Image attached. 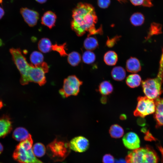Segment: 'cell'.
<instances>
[{"label":"cell","instance_id":"44dd1931","mask_svg":"<svg viewBox=\"0 0 163 163\" xmlns=\"http://www.w3.org/2000/svg\"><path fill=\"white\" fill-rule=\"evenodd\" d=\"M84 47L87 50L91 51L95 49L98 46L97 40L94 37L88 36L84 42Z\"/></svg>","mask_w":163,"mask_h":163},{"label":"cell","instance_id":"e0dca14e","mask_svg":"<svg viewBox=\"0 0 163 163\" xmlns=\"http://www.w3.org/2000/svg\"><path fill=\"white\" fill-rule=\"evenodd\" d=\"M126 85L129 87L134 88L139 86L141 82V78L139 75L133 74L129 75L126 79Z\"/></svg>","mask_w":163,"mask_h":163},{"label":"cell","instance_id":"6da1fadb","mask_svg":"<svg viewBox=\"0 0 163 163\" xmlns=\"http://www.w3.org/2000/svg\"><path fill=\"white\" fill-rule=\"evenodd\" d=\"M71 28L79 37L88 33V36L102 34L101 26L98 29L95 27L97 17L94 7L86 3H78L72 11Z\"/></svg>","mask_w":163,"mask_h":163},{"label":"cell","instance_id":"1f68e13d","mask_svg":"<svg viewBox=\"0 0 163 163\" xmlns=\"http://www.w3.org/2000/svg\"><path fill=\"white\" fill-rule=\"evenodd\" d=\"M110 0H97L98 6L101 8H106L109 5Z\"/></svg>","mask_w":163,"mask_h":163},{"label":"cell","instance_id":"603a6c76","mask_svg":"<svg viewBox=\"0 0 163 163\" xmlns=\"http://www.w3.org/2000/svg\"><path fill=\"white\" fill-rule=\"evenodd\" d=\"M30 59L31 64L35 66H40L44 62L43 54L37 51L33 52L30 55Z\"/></svg>","mask_w":163,"mask_h":163},{"label":"cell","instance_id":"e575fe53","mask_svg":"<svg viewBox=\"0 0 163 163\" xmlns=\"http://www.w3.org/2000/svg\"><path fill=\"white\" fill-rule=\"evenodd\" d=\"M5 14V11L4 9L0 6V19Z\"/></svg>","mask_w":163,"mask_h":163},{"label":"cell","instance_id":"9c48e42d","mask_svg":"<svg viewBox=\"0 0 163 163\" xmlns=\"http://www.w3.org/2000/svg\"><path fill=\"white\" fill-rule=\"evenodd\" d=\"M20 13L25 21L30 27L36 25L39 18V13L36 11L26 8L20 9Z\"/></svg>","mask_w":163,"mask_h":163},{"label":"cell","instance_id":"ba28073f","mask_svg":"<svg viewBox=\"0 0 163 163\" xmlns=\"http://www.w3.org/2000/svg\"><path fill=\"white\" fill-rule=\"evenodd\" d=\"M69 143L70 149L76 152H85L89 146L88 140L85 137L81 136L74 137Z\"/></svg>","mask_w":163,"mask_h":163},{"label":"cell","instance_id":"f35d334b","mask_svg":"<svg viewBox=\"0 0 163 163\" xmlns=\"http://www.w3.org/2000/svg\"><path fill=\"white\" fill-rule=\"evenodd\" d=\"M120 2H125L127 1V0H117Z\"/></svg>","mask_w":163,"mask_h":163},{"label":"cell","instance_id":"ffe728a7","mask_svg":"<svg viewBox=\"0 0 163 163\" xmlns=\"http://www.w3.org/2000/svg\"><path fill=\"white\" fill-rule=\"evenodd\" d=\"M113 91V87L109 81H104L102 82L98 87V91L103 96H106L111 94Z\"/></svg>","mask_w":163,"mask_h":163},{"label":"cell","instance_id":"d6986e66","mask_svg":"<svg viewBox=\"0 0 163 163\" xmlns=\"http://www.w3.org/2000/svg\"><path fill=\"white\" fill-rule=\"evenodd\" d=\"M104 60L105 64L107 65H115L118 60L117 55L114 51H109L104 54Z\"/></svg>","mask_w":163,"mask_h":163},{"label":"cell","instance_id":"52a82bcc","mask_svg":"<svg viewBox=\"0 0 163 163\" xmlns=\"http://www.w3.org/2000/svg\"><path fill=\"white\" fill-rule=\"evenodd\" d=\"M137 100V106L133 112L135 116L144 118L155 112V105L154 99L146 96H139Z\"/></svg>","mask_w":163,"mask_h":163},{"label":"cell","instance_id":"d590c367","mask_svg":"<svg viewBox=\"0 0 163 163\" xmlns=\"http://www.w3.org/2000/svg\"><path fill=\"white\" fill-rule=\"evenodd\" d=\"M120 118L121 120H125L126 118V117L125 115L124 114H122L120 116Z\"/></svg>","mask_w":163,"mask_h":163},{"label":"cell","instance_id":"7a4b0ae2","mask_svg":"<svg viewBox=\"0 0 163 163\" xmlns=\"http://www.w3.org/2000/svg\"><path fill=\"white\" fill-rule=\"evenodd\" d=\"M163 81V49L157 75L155 78H147L142 82L143 92L149 99H155L163 92L161 86Z\"/></svg>","mask_w":163,"mask_h":163},{"label":"cell","instance_id":"2e32d148","mask_svg":"<svg viewBox=\"0 0 163 163\" xmlns=\"http://www.w3.org/2000/svg\"><path fill=\"white\" fill-rule=\"evenodd\" d=\"M111 75L113 78L117 81H122L124 79L126 76L125 69L120 66L114 67L111 72Z\"/></svg>","mask_w":163,"mask_h":163},{"label":"cell","instance_id":"4316f807","mask_svg":"<svg viewBox=\"0 0 163 163\" xmlns=\"http://www.w3.org/2000/svg\"><path fill=\"white\" fill-rule=\"evenodd\" d=\"M35 155L38 157L43 156L45 153L46 149L44 145L40 142L35 143L32 148Z\"/></svg>","mask_w":163,"mask_h":163},{"label":"cell","instance_id":"83f0119b","mask_svg":"<svg viewBox=\"0 0 163 163\" xmlns=\"http://www.w3.org/2000/svg\"><path fill=\"white\" fill-rule=\"evenodd\" d=\"M82 60L85 63L88 64L93 63L96 59L95 54L91 51L87 50L83 54Z\"/></svg>","mask_w":163,"mask_h":163},{"label":"cell","instance_id":"8d00e7d4","mask_svg":"<svg viewBox=\"0 0 163 163\" xmlns=\"http://www.w3.org/2000/svg\"><path fill=\"white\" fill-rule=\"evenodd\" d=\"M37 2L40 3H43L46 2L47 0H36Z\"/></svg>","mask_w":163,"mask_h":163},{"label":"cell","instance_id":"ab89813d","mask_svg":"<svg viewBox=\"0 0 163 163\" xmlns=\"http://www.w3.org/2000/svg\"><path fill=\"white\" fill-rule=\"evenodd\" d=\"M159 149L160 150V151H161V152L162 153L163 157V149L161 147H160Z\"/></svg>","mask_w":163,"mask_h":163},{"label":"cell","instance_id":"f1b7e54d","mask_svg":"<svg viewBox=\"0 0 163 163\" xmlns=\"http://www.w3.org/2000/svg\"><path fill=\"white\" fill-rule=\"evenodd\" d=\"M66 43L60 45L56 43L52 45V50L58 52L61 56H65L68 55L66 51Z\"/></svg>","mask_w":163,"mask_h":163},{"label":"cell","instance_id":"ac0fdd59","mask_svg":"<svg viewBox=\"0 0 163 163\" xmlns=\"http://www.w3.org/2000/svg\"><path fill=\"white\" fill-rule=\"evenodd\" d=\"M52 45L49 39L44 37L41 38L39 41L38 43V47L40 52L46 53L52 50Z\"/></svg>","mask_w":163,"mask_h":163},{"label":"cell","instance_id":"4dcf8cb0","mask_svg":"<svg viewBox=\"0 0 163 163\" xmlns=\"http://www.w3.org/2000/svg\"><path fill=\"white\" fill-rule=\"evenodd\" d=\"M103 163H114L115 160L113 156L110 154H107L103 157Z\"/></svg>","mask_w":163,"mask_h":163},{"label":"cell","instance_id":"5b68a950","mask_svg":"<svg viewBox=\"0 0 163 163\" xmlns=\"http://www.w3.org/2000/svg\"><path fill=\"white\" fill-rule=\"evenodd\" d=\"M158 161L156 152L148 146L129 152L125 158L126 163H158Z\"/></svg>","mask_w":163,"mask_h":163},{"label":"cell","instance_id":"7402d4cb","mask_svg":"<svg viewBox=\"0 0 163 163\" xmlns=\"http://www.w3.org/2000/svg\"><path fill=\"white\" fill-rule=\"evenodd\" d=\"M124 132L123 128L117 124H114L111 125L109 130L110 136L116 139L122 137L124 134Z\"/></svg>","mask_w":163,"mask_h":163},{"label":"cell","instance_id":"30bf717a","mask_svg":"<svg viewBox=\"0 0 163 163\" xmlns=\"http://www.w3.org/2000/svg\"><path fill=\"white\" fill-rule=\"evenodd\" d=\"M122 140L125 147L129 149L133 150L139 147L140 139L135 133L131 132L127 133L123 137Z\"/></svg>","mask_w":163,"mask_h":163},{"label":"cell","instance_id":"8fae6325","mask_svg":"<svg viewBox=\"0 0 163 163\" xmlns=\"http://www.w3.org/2000/svg\"><path fill=\"white\" fill-rule=\"evenodd\" d=\"M155 111L154 118L156 123V127L163 126V98L158 97L155 99Z\"/></svg>","mask_w":163,"mask_h":163},{"label":"cell","instance_id":"836d02e7","mask_svg":"<svg viewBox=\"0 0 163 163\" xmlns=\"http://www.w3.org/2000/svg\"><path fill=\"white\" fill-rule=\"evenodd\" d=\"M142 6L145 7H151L153 6L151 0H144Z\"/></svg>","mask_w":163,"mask_h":163},{"label":"cell","instance_id":"60d3db41","mask_svg":"<svg viewBox=\"0 0 163 163\" xmlns=\"http://www.w3.org/2000/svg\"><path fill=\"white\" fill-rule=\"evenodd\" d=\"M2 42L1 41V40H0V46H1V45L2 44Z\"/></svg>","mask_w":163,"mask_h":163},{"label":"cell","instance_id":"74e56055","mask_svg":"<svg viewBox=\"0 0 163 163\" xmlns=\"http://www.w3.org/2000/svg\"><path fill=\"white\" fill-rule=\"evenodd\" d=\"M3 150V147L2 144L0 142V154L2 153Z\"/></svg>","mask_w":163,"mask_h":163},{"label":"cell","instance_id":"7c38bea8","mask_svg":"<svg viewBox=\"0 0 163 163\" xmlns=\"http://www.w3.org/2000/svg\"><path fill=\"white\" fill-rule=\"evenodd\" d=\"M12 130V122L9 117L4 115L0 117V138L5 137Z\"/></svg>","mask_w":163,"mask_h":163},{"label":"cell","instance_id":"8992f818","mask_svg":"<svg viewBox=\"0 0 163 163\" xmlns=\"http://www.w3.org/2000/svg\"><path fill=\"white\" fill-rule=\"evenodd\" d=\"M82 83V82L75 75L69 76L64 79L62 88L59 90V93L63 98L77 95Z\"/></svg>","mask_w":163,"mask_h":163},{"label":"cell","instance_id":"cb8c5ba5","mask_svg":"<svg viewBox=\"0 0 163 163\" xmlns=\"http://www.w3.org/2000/svg\"><path fill=\"white\" fill-rule=\"evenodd\" d=\"M144 15L141 13L137 12L135 13L131 16L130 21L131 24L135 26L142 25L145 21Z\"/></svg>","mask_w":163,"mask_h":163},{"label":"cell","instance_id":"277c9868","mask_svg":"<svg viewBox=\"0 0 163 163\" xmlns=\"http://www.w3.org/2000/svg\"><path fill=\"white\" fill-rule=\"evenodd\" d=\"M70 149L67 139L57 137L47 145L46 151L52 160L58 162L65 159L70 153Z\"/></svg>","mask_w":163,"mask_h":163},{"label":"cell","instance_id":"5bb4252c","mask_svg":"<svg viewBox=\"0 0 163 163\" xmlns=\"http://www.w3.org/2000/svg\"><path fill=\"white\" fill-rule=\"evenodd\" d=\"M126 67L128 72L132 73L138 72L141 69L140 61L134 57H131L127 60Z\"/></svg>","mask_w":163,"mask_h":163},{"label":"cell","instance_id":"d4e9b609","mask_svg":"<svg viewBox=\"0 0 163 163\" xmlns=\"http://www.w3.org/2000/svg\"><path fill=\"white\" fill-rule=\"evenodd\" d=\"M81 60V57L80 54L77 52H72L68 55V62L72 66H78L80 63Z\"/></svg>","mask_w":163,"mask_h":163},{"label":"cell","instance_id":"d6a6232c","mask_svg":"<svg viewBox=\"0 0 163 163\" xmlns=\"http://www.w3.org/2000/svg\"><path fill=\"white\" fill-rule=\"evenodd\" d=\"M131 3L135 6L142 5L144 0H130Z\"/></svg>","mask_w":163,"mask_h":163},{"label":"cell","instance_id":"3957f363","mask_svg":"<svg viewBox=\"0 0 163 163\" xmlns=\"http://www.w3.org/2000/svg\"><path fill=\"white\" fill-rule=\"evenodd\" d=\"M33 140L31 135L16 146L13 153L14 159L18 163H44L35 155L32 148Z\"/></svg>","mask_w":163,"mask_h":163},{"label":"cell","instance_id":"9a60e30c","mask_svg":"<svg viewBox=\"0 0 163 163\" xmlns=\"http://www.w3.org/2000/svg\"><path fill=\"white\" fill-rule=\"evenodd\" d=\"M30 134L27 130L23 127L17 128L12 133V137L15 140L22 142L27 139Z\"/></svg>","mask_w":163,"mask_h":163},{"label":"cell","instance_id":"f546056e","mask_svg":"<svg viewBox=\"0 0 163 163\" xmlns=\"http://www.w3.org/2000/svg\"><path fill=\"white\" fill-rule=\"evenodd\" d=\"M120 36L118 35L110 39L108 37L106 42L107 46L109 48L113 47L116 43L117 41L120 40Z\"/></svg>","mask_w":163,"mask_h":163},{"label":"cell","instance_id":"484cf974","mask_svg":"<svg viewBox=\"0 0 163 163\" xmlns=\"http://www.w3.org/2000/svg\"><path fill=\"white\" fill-rule=\"evenodd\" d=\"M161 28L162 25L161 24L154 22L152 23L146 39H149L153 35H158L161 33Z\"/></svg>","mask_w":163,"mask_h":163},{"label":"cell","instance_id":"4fadbf2b","mask_svg":"<svg viewBox=\"0 0 163 163\" xmlns=\"http://www.w3.org/2000/svg\"><path fill=\"white\" fill-rule=\"evenodd\" d=\"M56 19V16L54 13L51 11H48L42 17L41 23L43 25L51 29L55 25Z\"/></svg>","mask_w":163,"mask_h":163}]
</instances>
